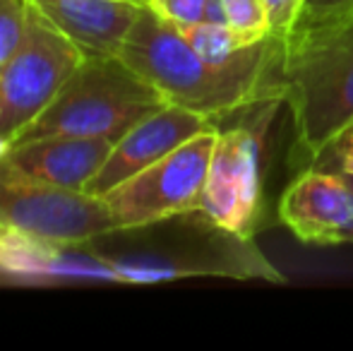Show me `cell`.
Wrapping results in <instances>:
<instances>
[{
  "mask_svg": "<svg viewBox=\"0 0 353 351\" xmlns=\"http://www.w3.org/2000/svg\"><path fill=\"white\" fill-rule=\"evenodd\" d=\"M118 56L161 92L168 103L221 121L238 111L286 99L283 37L267 34L226 63L202 58L173 24L144 5Z\"/></svg>",
  "mask_w": 353,
  "mask_h": 351,
  "instance_id": "cell-1",
  "label": "cell"
},
{
  "mask_svg": "<svg viewBox=\"0 0 353 351\" xmlns=\"http://www.w3.org/2000/svg\"><path fill=\"white\" fill-rule=\"evenodd\" d=\"M281 82L307 169L353 121V14L296 22L283 37Z\"/></svg>",
  "mask_w": 353,
  "mask_h": 351,
  "instance_id": "cell-2",
  "label": "cell"
},
{
  "mask_svg": "<svg viewBox=\"0 0 353 351\" xmlns=\"http://www.w3.org/2000/svg\"><path fill=\"white\" fill-rule=\"evenodd\" d=\"M166 103L161 92L121 56H87L41 116L14 140L70 135L118 142Z\"/></svg>",
  "mask_w": 353,
  "mask_h": 351,
  "instance_id": "cell-3",
  "label": "cell"
},
{
  "mask_svg": "<svg viewBox=\"0 0 353 351\" xmlns=\"http://www.w3.org/2000/svg\"><path fill=\"white\" fill-rule=\"evenodd\" d=\"M84 58L82 48L32 5L22 43L0 68V137L12 142L32 126Z\"/></svg>",
  "mask_w": 353,
  "mask_h": 351,
  "instance_id": "cell-4",
  "label": "cell"
},
{
  "mask_svg": "<svg viewBox=\"0 0 353 351\" xmlns=\"http://www.w3.org/2000/svg\"><path fill=\"white\" fill-rule=\"evenodd\" d=\"M216 132H200L163 159L103 192L101 200L118 221V229H144L173 217L200 212Z\"/></svg>",
  "mask_w": 353,
  "mask_h": 351,
  "instance_id": "cell-5",
  "label": "cell"
},
{
  "mask_svg": "<svg viewBox=\"0 0 353 351\" xmlns=\"http://www.w3.org/2000/svg\"><path fill=\"white\" fill-rule=\"evenodd\" d=\"M0 224L56 245H79L118 234L108 205L84 190L46 185L0 161Z\"/></svg>",
  "mask_w": 353,
  "mask_h": 351,
  "instance_id": "cell-6",
  "label": "cell"
},
{
  "mask_svg": "<svg viewBox=\"0 0 353 351\" xmlns=\"http://www.w3.org/2000/svg\"><path fill=\"white\" fill-rule=\"evenodd\" d=\"M260 128H228L216 132L200 212L221 234L250 241L262 202V132Z\"/></svg>",
  "mask_w": 353,
  "mask_h": 351,
  "instance_id": "cell-7",
  "label": "cell"
},
{
  "mask_svg": "<svg viewBox=\"0 0 353 351\" xmlns=\"http://www.w3.org/2000/svg\"><path fill=\"white\" fill-rule=\"evenodd\" d=\"M281 224L307 245L353 243V188L346 176L307 166L279 200Z\"/></svg>",
  "mask_w": 353,
  "mask_h": 351,
  "instance_id": "cell-8",
  "label": "cell"
},
{
  "mask_svg": "<svg viewBox=\"0 0 353 351\" xmlns=\"http://www.w3.org/2000/svg\"><path fill=\"white\" fill-rule=\"evenodd\" d=\"M207 130H219V123L202 113L166 103L152 116L142 118L137 126H132L118 142H113L108 159L103 161L99 174L87 183L84 192L101 197L111 188L121 185L123 181L140 174L142 169L163 159L173 150Z\"/></svg>",
  "mask_w": 353,
  "mask_h": 351,
  "instance_id": "cell-9",
  "label": "cell"
},
{
  "mask_svg": "<svg viewBox=\"0 0 353 351\" xmlns=\"http://www.w3.org/2000/svg\"><path fill=\"white\" fill-rule=\"evenodd\" d=\"M113 142L94 137L43 135L32 140H14L3 164L14 174L46 183V185L84 190L108 159Z\"/></svg>",
  "mask_w": 353,
  "mask_h": 351,
  "instance_id": "cell-10",
  "label": "cell"
},
{
  "mask_svg": "<svg viewBox=\"0 0 353 351\" xmlns=\"http://www.w3.org/2000/svg\"><path fill=\"white\" fill-rule=\"evenodd\" d=\"M32 5L84 56H118L144 8L135 0H32Z\"/></svg>",
  "mask_w": 353,
  "mask_h": 351,
  "instance_id": "cell-11",
  "label": "cell"
},
{
  "mask_svg": "<svg viewBox=\"0 0 353 351\" xmlns=\"http://www.w3.org/2000/svg\"><path fill=\"white\" fill-rule=\"evenodd\" d=\"M188 43L200 53L202 58L212 63H226L243 53L245 48L255 46L262 39H252L248 34L233 29L231 24H214V22H197L188 27H176Z\"/></svg>",
  "mask_w": 353,
  "mask_h": 351,
  "instance_id": "cell-12",
  "label": "cell"
},
{
  "mask_svg": "<svg viewBox=\"0 0 353 351\" xmlns=\"http://www.w3.org/2000/svg\"><path fill=\"white\" fill-rule=\"evenodd\" d=\"M223 8L226 22L238 32L252 39H265L267 34H272L265 0H223Z\"/></svg>",
  "mask_w": 353,
  "mask_h": 351,
  "instance_id": "cell-13",
  "label": "cell"
},
{
  "mask_svg": "<svg viewBox=\"0 0 353 351\" xmlns=\"http://www.w3.org/2000/svg\"><path fill=\"white\" fill-rule=\"evenodd\" d=\"M310 166L322 171H334L339 176H353V121L332 137L330 145L317 154V159Z\"/></svg>",
  "mask_w": 353,
  "mask_h": 351,
  "instance_id": "cell-14",
  "label": "cell"
},
{
  "mask_svg": "<svg viewBox=\"0 0 353 351\" xmlns=\"http://www.w3.org/2000/svg\"><path fill=\"white\" fill-rule=\"evenodd\" d=\"M147 8L173 27L205 22L207 0H147Z\"/></svg>",
  "mask_w": 353,
  "mask_h": 351,
  "instance_id": "cell-15",
  "label": "cell"
},
{
  "mask_svg": "<svg viewBox=\"0 0 353 351\" xmlns=\"http://www.w3.org/2000/svg\"><path fill=\"white\" fill-rule=\"evenodd\" d=\"M270 14V29L279 37H286L296 27L303 12V0H265Z\"/></svg>",
  "mask_w": 353,
  "mask_h": 351,
  "instance_id": "cell-16",
  "label": "cell"
},
{
  "mask_svg": "<svg viewBox=\"0 0 353 351\" xmlns=\"http://www.w3.org/2000/svg\"><path fill=\"white\" fill-rule=\"evenodd\" d=\"M353 14V0H303V12L298 22H320Z\"/></svg>",
  "mask_w": 353,
  "mask_h": 351,
  "instance_id": "cell-17",
  "label": "cell"
},
{
  "mask_svg": "<svg viewBox=\"0 0 353 351\" xmlns=\"http://www.w3.org/2000/svg\"><path fill=\"white\" fill-rule=\"evenodd\" d=\"M205 22H214V24H228V22H226V8H223V0H207Z\"/></svg>",
  "mask_w": 353,
  "mask_h": 351,
  "instance_id": "cell-18",
  "label": "cell"
},
{
  "mask_svg": "<svg viewBox=\"0 0 353 351\" xmlns=\"http://www.w3.org/2000/svg\"><path fill=\"white\" fill-rule=\"evenodd\" d=\"M346 181H349V183H351V188H353V176H346Z\"/></svg>",
  "mask_w": 353,
  "mask_h": 351,
  "instance_id": "cell-19",
  "label": "cell"
},
{
  "mask_svg": "<svg viewBox=\"0 0 353 351\" xmlns=\"http://www.w3.org/2000/svg\"><path fill=\"white\" fill-rule=\"evenodd\" d=\"M135 3H142V5H147V0H135Z\"/></svg>",
  "mask_w": 353,
  "mask_h": 351,
  "instance_id": "cell-20",
  "label": "cell"
}]
</instances>
